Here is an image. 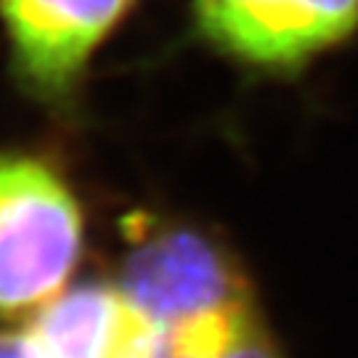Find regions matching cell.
<instances>
[{"label": "cell", "instance_id": "cell-5", "mask_svg": "<svg viewBox=\"0 0 358 358\" xmlns=\"http://www.w3.org/2000/svg\"><path fill=\"white\" fill-rule=\"evenodd\" d=\"M27 340L38 358H159L162 329L122 287L93 282L51 300Z\"/></svg>", "mask_w": 358, "mask_h": 358}, {"label": "cell", "instance_id": "cell-7", "mask_svg": "<svg viewBox=\"0 0 358 358\" xmlns=\"http://www.w3.org/2000/svg\"><path fill=\"white\" fill-rule=\"evenodd\" d=\"M0 358H38L27 334L0 332Z\"/></svg>", "mask_w": 358, "mask_h": 358}, {"label": "cell", "instance_id": "cell-3", "mask_svg": "<svg viewBox=\"0 0 358 358\" xmlns=\"http://www.w3.org/2000/svg\"><path fill=\"white\" fill-rule=\"evenodd\" d=\"M138 0H0L16 75L40 99L75 90L93 53L128 19Z\"/></svg>", "mask_w": 358, "mask_h": 358}, {"label": "cell", "instance_id": "cell-2", "mask_svg": "<svg viewBox=\"0 0 358 358\" xmlns=\"http://www.w3.org/2000/svg\"><path fill=\"white\" fill-rule=\"evenodd\" d=\"M196 35L236 64L287 75L345 45L358 0H189Z\"/></svg>", "mask_w": 358, "mask_h": 358}, {"label": "cell", "instance_id": "cell-1", "mask_svg": "<svg viewBox=\"0 0 358 358\" xmlns=\"http://www.w3.org/2000/svg\"><path fill=\"white\" fill-rule=\"evenodd\" d=\"M83 250V213L48 162L0 154V316L45 303Z\"/></svg>", "mask_w": 358, "mask_h": 358}, {"label": "cell", "instance_id": "cell-6", "mask_svg": "<svg viewBox=\"0 0 358 358\" xmlns=\"http://www.w3.org/2000/svg\"><path fill=\"white\" fill-rule=\"evenodd\" d=\"M159 329V358H279L247 284Z\"/></svg>", "mask_w": 358, "mask_h": 358}, {"label": "cell", "instance_id": "cell-4", "mask_svg": "<svg viewBox=\"0 0 358 358\" xmlns=\"http://www.w3.org/2000/svg\"><path fill=\"white\" fill-rule=\"evenodd\" d=\"M244 276L223 250L189 229L138 231L122 263V292L159 327L239 289Z\"/></svg>", "mask_w": 358, "mask_h": 358}]
</instances>
